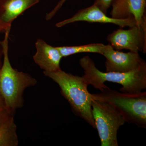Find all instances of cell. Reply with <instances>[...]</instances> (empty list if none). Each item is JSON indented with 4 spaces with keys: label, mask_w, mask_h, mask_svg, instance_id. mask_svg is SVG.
Wrapping results in <instances>:
<instances>
[{
    "label": "cell",
    "mask_w": 146,
    "mask_h": 146,
    "mask_svg": "<svg viewBox=\"0 0 146 146\" xmlns=\"http://www.w3.org/2000/svg\"><path fill=\"white\" fill-rule=\"evenodd\" d=\"M1 32L0 31V33ZM3 56V48L2 44V41L0 40V69L2 65V58Z\"/></svg>",
    "instance_id": "17"
},
{
    "label": "cell",
    "mask_w": 146,
    "mask_h": 146,
    "mask_svg": "<svg viewBox=\"0 0 146 146\" xmlns=\"http://www.w3.org/2000/svg\"><path fill=\"white\" fill-rule=\"evenodd\" d=\"M17 126L14 115H9L0 126V146H18Z\"/></svg>",
    "instance_id": "12"
},
{
    "label": "cell",
    "mask_w": 146,
    "mask_h": 146,
    "mask_svg": "<svg viewBox=\"0 0 146 146\" xmlns=\"http://www.w3.org/2000/svg\"><path fill=\"white\" fill-rule=\"evenodd\" d=\"M9 115H11V114L7 113V114H4V115H0V126Z\"/></svg>",
    "instance_id": "18"
},
{
    "label": "cell",
    "mask_w": 146,
    "mask_h": 146,
    "mask_svg": "<svg viewBox=\"0 0 146 146\" xmlns=\"http://www.w3.org/2000/svg\"><path fill=\"white\" fill-rule=\"evenodd\" d=\"M11 27V26H8L7 25H5V24L3 23L2 21H1L0 19V31L1 32H5L8 28Z\"/></svg>",
    "instance_id": "16"
},
{
    "label": "cell",
    "mask_w": 146,
    "mask_h": 146,
    "mask_svg": "<svg viewBox=\"0 0 146 146\" xmlns=\"http://www.w3.org/2000/svg\"><path fill=\"white\" fill-rule=\"evenodd\" d=\"M113 0H95L94 3L99 8L106 14L108 10L111 6Z\"/></svg>",
    "instance_id": "14"
},
{
    "label": "cell",
    "mask_w": 146,
    "mask_h": 146,
    "mask_svg": "<svg viewBox=\"0 0 146 146\" xmlns=\"http://www.w3.org/2000/svg\"><path fill=\"white\" fill-rule=\"evenodd\" d=\"M39 1L40 0H0V19L5 25L11 26L18 16Z\"/></svg>",
    "instance_id": "11"
},
{
    "label": "cell",
    "mask_w": 146,
    "mask_h": 146,
    "mask_svg": "<svg viewBox=\"0 0 146 146\" xmlns=\"http://www.w3.org/2000/svg\"><path fill=\"white\" fill-rule=\"evenodd\" d=\"M57 47L63 57L80 53H95L102 55L106 47L101 43H94L80 46H63Z\"/></svg>",
    "instance_id": "13"
},
{
    "label": "cell",
    "mask_w": 146,
    "mask_h": 146,
    "mask_svg": "<svg viewBox=\"0 0 146 146\" xmlns=\"http://www.w3.org/2000/svg\"><path fill=\"white\" fill-rule=\"evenodd\" d=\"M92 112L102 146H118V131L126 122L123 115L111 105L92 98Z\"/></svg>",
    "instance_id": "5"
},
{
    "label": "cell",
    "mask_w": 146,
    "mask_h": 146,
    "mask_svg": "<svg viewBox=\"0 0 146 146\" xmlns=\"http://www.w3.org/2000/svg\"><path fill=\"white\" fill-rule=\"evenodd\" d=\"M80 65L84 71L83 76L86 83L102 91L108 88L104 83L108 81L121 84L122 93L136 94L146 89V64L135 70L127 73L106 72L99 70L88 56L80 60Z\"/></svg>",
    "instance_id": "2"
},
{
    "label": "cell",
    "mask_w": 146,
    "mask_h": 146,
    "mask_svg": "<svg viewBox=\"0 0 146 146\" xmlns=\"http://www.w3.org/2000/svg\"><path fill=\"white\" fill-rule=\"evenodd\" d=\"M44 75L57 84L63 96L68 100L77 116L96 128L92 112V99L83 76H75L62 70L54 72H44Z\"/></svg>",
    "instance_id": "3"
},
{
    "label": "cell",
    "mask_w": 146,
    "mask_h": 146,
    "mask_svg": "<svg viewBox=\"0 0 146 146\" xmlns=\"http://www.w3.org/2000/svg\"><path fill=\"white\" fill-rule=\"evenodd\" d=\"M67 1V0H60L58 3L57 5L49 13H47L46 16V20L48 21L50 20L55 16V15L56 14L58 11L60 10V9L61 8L64 3Z\"/></svg>",
    "instance_id": "15"
},
{
    "label": "cell",
    "mask_w": 146,
    "mask_h": 146,
    "mask_svg": "<svg viewBox=\"0 0 146 146\" xmlns=\"http://www.w3.org/2000/svg\"><path fill=\"white\" fill-rule=\"evenodd\" d=\"M11 27L5 32L2 41L3 48L2 65L0 69V94L9 114L14 115L16 110L23 106L24 91L37 84L36 79L27 73L13 68L9 58V36Z\"/></svg>",
    "instance_id": "1"
},
{
    "label": "cell",
    "mask_w": 146,
    "mask_h": 146,
    "mask_svg": "<svg viewBox=\"0 0 146 146\" xmlns=\"http://www.w3.org/2000/svg\"><path fill=\"white\" fill-rule=\"evenodd\" d=\"M111 6L112 18H133L138 26L146 22V0H113Z\"/></svg>",
    "instance_id": "9"
},
{
    "label": "cell",
    "mask_w": 146,
    "mask_h": 146,
    "mask_svg": "<svg viewBox=\"0 0 146 146\" xmlns=\"http://www.w3.org/2000/svg\"><path fill=\"white\" fill-rule=\"evenodd\" d=\"M102 55L106 58L105 63L106 72H128L146 64L138 52H124L115 50L110 44L106 45Z\"/></svg>",
    "instance_id": "7"
},
{
    "label": "cell",
    "mask_w": 146,
    "mask_h": 146,
    "mask_svg": "<svg viewBox=\"0 0 146 146\" xmlns=\"http://www.w3.org/2000/svg\"><path fill=\"white\" fill-rule=\"evenodd\" d=\"M80 21L115 24L121 28L136 25V21L134 18L117 19L108 17L94 3L89 7L78 11L72 17L57 23L56 24V27L57 28L62 27L68 24Z\"/></svg>",
    "instance_id": "8"
},
{
    "label": "cell",
    "mask_w": 146,
    "mask_h": 146,
    "mask_svg": "<svg viewBox=\"0 0 146 146\" xmlns=\"http://www.w3.org/2000/svg\"><path fill=\"white\" fill-rule=\"evenodd\" d=\"M100 91L91 94V98L111 105L123 115L126 122L146 128V92L119 93L109 87Z\"/></svg>",
    "instance_id": "4"
},
{
    "label": "cell",
    "mask_w": 146,
    "mask_h": 146,
    "mask_svg": "<svg viewBox=\"0 0 146 146\" xmlns=\"http://www.w3.org/2000/svg\"><path fill=\"white\" fill-rule=\"evenodd\" d=\"M35 45L36 52L33 60L44 72H51L61 70L60 62L63 57L57 47L48 44L41 39H37Z\"/></svg>",
    "instance_id": "10"
},
{
    "label": "cell",
    "mask_w": 146,
    "mask_h": 146,
    "mask_svg": "<svg viewBox=\"0 0 146 146\" xmlns=\"http://www.w3.org/2000/svg\"><path fill=\"white\" fill-rule=\"evenodd\" d=\"M108 41L117 50L146 53V22L141 26L135 25L127 29L121 28L108 35Z\"/></svg>",
    "instance_id": "6"
}]
</instances>
